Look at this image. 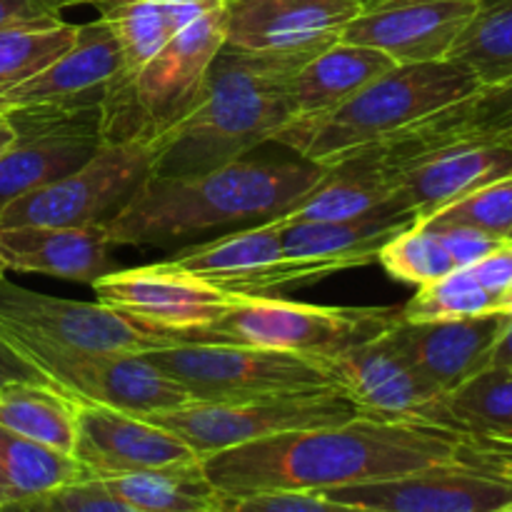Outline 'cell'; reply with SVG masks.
<instances>
[{
	"mask_svg": "<svg viewBox=\"0 0 512 512\" xmlns=\"http://www.w3.org/2000/svg\"><path fill=\"white\" fill-rule=\"evenodd\" d=\"M478 0H380L363 5L340 40L375 48L398 65L448 60Z\"/></svg>",
	"mask_w": 512,
	"mask_h": 512,
	"instance_id": "2e32d148",
	"label": "cell"
},
{
	"mask_svg": "<svg viewBox=\"0 0 512 512\" xmlns=\"http://www.w3.org/2000/svg\"><path fill=\"white\" fill-rule=\"evenodd\" d=\"M78 38V25L63 18L0 28V95L23 85L60 58Z\"/></svg>",
	"mask_w": 512,
	"mask_h": 512,
	"instance_id": "836d02e7",
	"label": "cell"
},
{
	"mask_svg": "<svg viewBox=\"0 0 512 512\" xmlns=\"http://www.w3.org/2000/svg\"><path fill=\"white\" fill-rule=\"evenodd\" d=\"M398 318L400 308H330L278 295H238L218 320L178 340L253 345L330 360L383 335Z\"/></svg>",
	"mask_w": 512,
	"mask_h": 512,
	"instance_id": "52a82bcc",
	"label": "cell"
},
{
	"mask_svg": "<svg viewBox=\"0 0 512 512\" xmlns=\"http://www.w3.org/2000/svg\"><path fill=\"white\" fill-rule=\"evenodd\" d=\"M378 263L395 280L415 285V288L433 283V280L458 270L448 250L440 245L433 230L423 223H413L400 230L398 235H393L385 243V248L380 250Z\"/></svg>",
	"mask_w": 512,
	"mask_h": 512,
	"instance_id": "d590c367",
	"label": "cell"
},
{
	"mask_svg": "<svg viewBox=\"0 0 512 512\" xmlns=\"http://www.w3.org/2000/svg\"><path fill=\"white\" fill-rule=\"evenodd\" d=\"M90 480L73 455L33 443L0 425V508L60 493Z\"/></svg>",
	"mask_w": 512,
	"mask_h": 512,
	"instance_id": "1f68e13d",
	"label": "cell"
},
{
	"mask_svg": "<svg viewBox=\"0 0 512 512\" xmlns=\"http://www.w3.org/2000/svg\"><path fill=\"white\" fill-rule=\"evenodd\" d=\"M225 43V5L193 20L148 63L120 73L100 105L103 143H153L198 103Z\"/></svg>",
	"mask_w": 512,
	"mask_h": 512,
	"instance_id": "5b68a950",
	"label": "cell"
},
{
	"mask_svg": "<svg viewBox=\"0 0 512 512\" xmlns=\"http://www.w3.org/2000/svg\"><path fill=\"white\" fill-rule=\"evenodd\" d=\"M100 303L150 330L175 338L218 320L238 295L225 293L168 260L143 268H118L93 283Z\"/></svg>",
	"mask_w": 512,
	"mask_h": 512,
	"instance_id": "5bb4252c",
	"label": "cell"
},
{
	"mask_svg": "<svg viewBox=\"0 0 512 512\" xmlns=\"http://www.w3.org/2000/svg\"><path fill=\"white\" fill-rule=\"evenodd\" d=\"M15 380H35V383H53L13 340L0 328V388Z\"/></svg>",
	"mask_w": 512,
	"mask_h": 512,
	"instance_id": "b9f144b4",
	"label": "cell"
},
{
	"mask_svg": "<svg viewBox=\"0 0 512 512\" xmlns=\"http://www.w3.org/2000/svg\"><path fill=\"white\" fill-rule=\"evenodd\" d=\"M70 3H73V5H78V3H90V0H70Z\"/></svg>",
	"mask_w": 512,
	"mask_h": 512,
	"instance_id": "816d5d0a",
	"label": "cell"
},
{
	"mask_svg": "<svg viewBox=\"0 0 512 512\" xmlns=\"http://www.w3.org/2000/svg\"><path fill=\"white\" fill-rule=\"evenodd\" d=\"M280 218L245 225L220 238L175 250L170 265L233 295H278L323 280L305 265L290 263L280 243Z\"/></svg>",
	"mask_w": 512,
	"mask_h": 512,
	"instance_id": "9a60e30c",
	"label": "cell"
},
{
	"mask_svg": "<svg viewBox=\"0 0 512 512\" xmlns=\"http://www.w3.org/2000/svg\"><path fill=\"white\" fill-rule=\"evenodd\" d=\"M60 498L68 512H138L115 498L100 480H83V483L70 485L60 490Z\"/></svg>",
	"mask_w": 512,
	"mask_h": 512,
	"instance_id": "ab89813d",
	"label": "cell"
},
{
	"mask_svg": "<svg viewBox=\"0 0 512 512\" xmlns=\"http://www.w3.org/2000/svg\"><path fill=\"white\" fill-rule=\"evenodd\" d=\"M103 228H0L5 270L88 283L118 270Z\"/></svg>",
	"mask_w": 512,
	"mask_h": 512,
	"instance_id": "603a6c76",
	"label": "cell"
},
{
	"mask_svg": "<svg viewBox=\"0 0 512 512\" xmlns=\"http://www.w3.org/2000/svg\"><path fill=\"white\" fill-rule=\"evenodd\" d=\"M498 313L500 315H508V318H512V285L508 290H505L503 295H500L498 300Z\"/></svg>",
	"mask_w": 512,
	"mask_h": 512,
	"instance_id": "7dc6e473",
	"label": "cell"
},
{
	"mask_svg": "<svg viewBox=\"0 0 512 512\" xmlns=\"http://www.w3.org/2000/svg\"><path fill=\"white\" fill-rule=\"evenodd\" d=\"M193 400L238 403L343 390L333 360L233 343H178L143 353Z\"/></svg>",
	"mask_w": 512,
	"mask_h": 512,
	"instance_id": "8992f818",
	"label": "cell"
},
{
	"mask_svg": "<svg viewBox=\"0 0 512 512\" xmlns=\"http://www.w3.org/2000/svg\"><path fill=\"white\" fill-rule=\"evenodd\" d=\"M3 330L60 390L80 403L105 405L148 418L165 410L183 408L193 400L143 355L68 350L33 335Z\"/></svg>",
	"mask_w": 512,
	"mask_h": 512,
	"instance_id": "30bf717a",
	"label": "cell"
},
{
	"mask_svg": "<svg viewBox=\"0 0 512 512\" xmlns=\"http://www.w3.org/2000/svg\"><path fill=\"white\" fill-rule=\"evenodd\" d=\"M73 458L83 465L90 480L120 478L200 460L188 443L153 420L80 400Z\"/></svg>",
	"mask_w": 512,
	"mask_h": 512,
	"instance_id": "ac0fdd59",
	"label": "cell"
},
{
	"mask_svg": "<svg viewBox=\"0 0 512 512\" xmlns=\"http://www.w3.org/2000/svg\"><path fill=\"white\" fill-rule=\"evenodd\" d=\"M378 150V148H375ZM380 160L393 178L398 198L415 223L433 218L473 190L512 175V148L490 143H455Z\"/></svg>",
	"mask_w": 512,
	"mask_h": 512,
	"instance_id": "e0dca14e",
	"label": "cell"
},
{
	"mask_svg": "<svg viewBox=\"0 0 512 512\" xmlns=\"http://www.w3.org/2000/svg\"><path fill=\"white\" fill-rule=\"evenodd\" d=\"M358 3H363V5H370V3H380V0H358Z\"/></svg>",
	"mask_w": 512,
	"mask_h": 512,
	"instance_id": "f907efd6",
	"label": "cell"
},
{
	"mask_svg": "<svg viewBox=\"0 0 512 512\" xmlns=\"http://www.w3.org/2000/svg\"><path fill=\"white\" fill-rule=\"evenodd\" d=\"M428 420L512 463V368H488L435 403Z\"/></svg>",
	"mask_w": 512,
	"mask_h": 512,
	"instance_id": "83f0119b",
	"label": "cell"
},
{
	"mask_svg": "<svg viewBox=\"0 0 512 512\" xmlns=\"http://www.w3.org/2000/svg\"><path fill=\"white\" fill-rule=\"evenodd\" d=\"M478 85V78L453 60L395 65L330 113L288 123L275 135V143L318 165H333L360 150L390 143Z\"/></svg>",
	"mask_w": 512,
	"mask_h": 512,
	"instance_id": "277c9868",
	"label": "cell"
},
{
	"mask_svg": "<svg viewBox=\"0 0 512 512\" xmlns=\"http://www.w3.org/2000/svg\"><path fill=\"white\" fill-rule=\"evenodd\" d=\"M470 273L478 278V283L488 293H493L500 300V295L512 285V240H505L493 253H488L483 260L470 265Z\"/></svg>",
	"mask_w": 512,
	"mask_h": 512,
	"instance_id": "60d3db41",
	"label": "cell"
},
{
	"mask_svg": "<svg viewBox=\"0 0 512 512\" xmlns=\"http://www.w3.org/2000/svg\"><path fill=\"white\" fill-rule=\"evenodd\" d=\"M100 483L138 512H223L228 503L205 475L203 460L120 475Z\"/></svg>",
	"mask_w": 512,
	"mask_h": 512,
	"instance_id": "4dcf8cb0",
	"label": "cell"
},
{
	"mask_svg": "<svg viewBox=\"0 0 512 512\" xmlns=\"http://www.w3.org/2000/svg\"><path fill=\"white\" fill-rule=\"evenodd\" d=\"M150 175L148 143H103L73 173L10 203L0 228H103Z\"/></svg>",
	"mask_w": 512,
	"mask_h": 512,
	"instance_id": "ba28073f",
	"label": "cell"
},
{
	"mask_svg": "<svg viewBox=\"0 0 512 512\" xmlns=\"http://www.w3.org/2000/svg\"><path fill=\"white\" fill-rule=\"evenodd\" d=\"M0 512H68V508H65L60 493H50V495H40V498H33V500H23V503L3 505Z\"/></svg>",
	"mask_w": 512,
	"mask_h": 512,
	"instance_id": "ee69618b",
	"label": "cell"
},
{
	"mask_svg": "<svg viewBox=\"0 0 512 512\" xmlns=\"http://www.w3.org/2000/svg\"><path fill=\"white\" fill-rule=\"evenodd\" d=\"M423 225H428V228L435 233V238L440 240V245L448 250L455 268H470V265L483 260L485 255L493 253L498 245L505 243V240L493 238V235L483 233V230L468 228V225H433V223H423Z\"/></svg>",
	"mask_w": 512,
	"mask_h": 512,
	"instance_id": "f35d334b",
	"label": "cell"
},
{
	"mask_svg": "<svg viewBox=\"0 0 512 512\" xmlns=\"http://www.w3.org/2000/svg\"><path fill=\"white\" fill-rule=\"evenodd\" d=\"M318 53H255L223 43L195 108L150 143L153 175H198L245 158L293 120L288 85Z\"/></svg>",
	"mask_w": 512,
	"mask_h": 512,
	"instance_id": "3957f363",
	"label": "cell"
},
{
	"mask_svg": "<svg viewBox=\"0 0 512 512\" xmlns=\"http://www.w3.org/2000/svg\"><path fill=\"white\" fill-rule=\"evenodd\" d=\"M15 135H18V130H15L13 120H10L8 115L0 113V153H3L10 143H13Z\"/></svg>",
	"mask_w": 512,
	"mask_h": 512,
	"instance_id": "bcb514c9",
	"label": "cell"
},
{
	"mask_svg": "<svg viewBox=\"0 0 512 512\" xmlns=\"http://www.w3.org/2000/svg\"><path fill=\"white\" fill-rule=\"evenodd\" d=\"M330 360L345 393L370 415L428 420L430 410L443 398V393L403 358L388 338V330Z\"/></svg>",
	"mask_w": 512,
	"mask_h": 512,
	"instance_id": "7402d4cb",
	"label": "cell"
},
{
	"mask_svg": "<svg viewBox=\"0 0 512 512\" xmlns=\"http://www.w3.org/2000/svg\"><path fill=\"white\" fill-rule=\"evenodd\" d=\"M280 243L290 263L318 270L323 278L378 260L393 235L413 225L408 215H370L358 220H285L280 218Z\"/></svg>",
	"mask_w": 512,
	"mask_h": 512,
	"instance_id": "d4e9b609",
	"label": "cell"
},
{
	"mask_svg": "<svg viewBox=\"0 0 512 512\" xmlns=\"http://www.w3.org/2000/svg\"><path fill=\"white\" fill-rule=\"evenodd\" d=\"M0 425L45 448L73 455L78 400L55 383L15 380L0 388Z\"/></svg>",
	"mask_w": 512,
	"mask_h": 512,
	"instance_id": "f546056e",
	"label": "cell"
},
{
	"mask_svg": "<svg viewBox=\"0 0 512 512\" xmlns=\"http://www.w3.org/2000/svg\"><path fill=\"white\" fill-rule=\"evenodd\" d=\"M325 175V165L293 158H240L198 175H150L103 225L113 245H170L220 228L285 218Z\"/></svg>",
	"mask_w": 512,
	"mask_h": 512,
	"instance_id": "7a4b0ae2",
	"label": "cell"
},
{
	"mask_svg": "<svg viewBox=\"0 0 512 512\" xmlns=\"http://www.w3.org/2000/svg\"><path fill=\"white\" fill-rule=\"evenodd\" d=\"M0 325L60 348L85 353L143 355L178 343L175 335L145 328L100 300L85 303L55 298L20 288L8 278L0 283Z\"/></svg>",
	"mask_w": 512,
	"mask_h": 512,
	"instance_id": "8fae6325",
	"label": "cell"
},
{
	"mask_svg": "<svg viewBox=\"0 0 512 512\" xmlns=\"http://www.w3.org/2000/svg\"><path fill=\"white\" fill-rule=\"evenodd\" d=\"M448 60L463 65L480 85L512 78V0H478Z\"/></svg>",
	"mask_w": 512,
	"mask_h": 512,
	"instance_id": "d6a6232c",
	"label": "cell"
},
{
	"mask_svg": "<svg viewBox=\"0 0 512 512\" xmlns=\"http://www.w3.org/2000/svg\"><path fill=\"white\" fill-rule=\"evenodd\" d=\"M498 313V298L478 283L470 268H458L428 285L400 308L403 320H458Z\"/></svg>",
	"mask_w": 512,
	"mask_h": 512,
	"instance_id": "e575fe53",
	"label": "cell"
},
{
	"mask_svg": "<svg viewBox=\"0 0 512 512\" xmlns=\"http://www.w3.org/2000/svg\"><path fill=\"white\" fill-rule=\"evenodd\" d=\"M10 120L18 135L0 153V213L23 195L73 173L103 145L100 115Z\"/></svg>",
	"mask_w": 512,
	"mask_h": 512,
	"instance_id": "ffe728a7",
	"label": "cell"
},
{
	"mask_svg": "<svg viewBox=\"0 0 512 512\" xmlns=\"http://www.w3.org/2000/svg\"><path fill=\"white\" fill-rule=\"evenodd\" d=\"M488 368H512V318H508L503 333L498 335L493 350H490L485 370Z\"/></svg>",
	"mask_w": 512,
	"mask_h": 512,
	"instance_id": "f6af8a7d",
	"label": "cell"
},
{
	"mask_svg": "<svg viewBox=\"0 0 512 512\" xmlns=\"http://www.w3.org/2000/svg\"><path fill=\"white\" fill-rule=\"evenodd\" d=\"M225 512H370L358 505L338 503L323 493L310 490H270V493H250L240 498H228Z\"/></svg>",
	"mask_w": 512,
	"mask_h": 512,
	"instance_id": "74e56055",
	"label": "cell"
},
{
	"mask_svg": "<svg viewBox=\"0 0 512 512\" xmlns=\"http://www.w3.org/2000/svg\"><path fill=\"white\" fill-rule=\"evenodd\" d=\"M508 315L458 320H395L388 338L403 358L443 395L483 373Z\"/></svg>",
	"mask_w": 512,
	"mask_h": 512,
	"instance_id": "44dd1931",
	"label": "cell"
},
{
	"mask_svg": "<svg viewBox=\"0 0 512 512\" xmlns=\"http://www.w3.org/2000/svg\"><path fill=\"white\" fill-rule=\"evenodd\" d=\"M433 225H468L493 238H512V175L493 180L423 220Z\"/></svg>",
	"mask_w": 512,
	"mask_h": 512,
	"instance_id": "8d00e7d4",
	"label": "cell"
},
{
	"mask_svg": "<svg viewBox=\"0 0 512 512\" xmlns=\"http://www.w3.org/2000/svg\"><path fill=\"white\" fill-rule=\"evenodd\" d=\"M95 5L123 50V73H133L193 20L223 8L225 0H103Z\"/></svg>",
	"mask_w": 512,
	"mask_h": 512,
	"instance_id": "f1b7e54d",
	"label": "cell"
},
{
	"mask_svg": "<svg viewBox=\"0 0 512 512\" xmlns=\"http://www.w3.org/2000/svg\"><path fill=\"white\" fill-rule=\"evenodd\" d=\"M223 512H225V510H223Z\"/></svg>",
	"mask_w": 512,
	"mask_h": 512,
	"instance_id": "db71d44e",
	"label": "cell"
},
{
	"mask_svg": "<svg viewBox=\"0 0 512 512\" xmlns=\"http://www.w3.org/2000/svg\"><path fill=\"white\" fill-rule=\"evenodd\" d=\"M370 215H408L378 150L360 153L325 165V175L290 208L285 220H358Z\"/></svg>",
	"mask_w": 512,
	"mask_h": 512,
	"instance_id": "cb8c5ba5",
	"label": "cell"
},
{
	"mask_svg": "<svg viewBox=\"0 0 512 512\" xmlns=\"http://www.w3.org/2000/svg\"><path fill=\"white\" fill-rule=\"evenodd\" d=\"M495 512H512V503H508V505H503V508H498Z\"/></svg>",
	"mask_w": 512,
	"mask_h": 512,
	"instance_id": "c3c4849f",
	"label": "cell"
},
{
	"mask_svg": "<svg viewBox=\"0 0 512 512\" xmlns=\"http://www.w3.org/2000/svg\"><path fill=\"white\" fill-rule=\"evenodd\" d=\"M90 3H103V0H90Z\"/></svg>",
	"mask_w": 512,
	"mask_h": 512,
	"instance_id": "f5cc1de1",
	"label": "cell"
},
{
	"mask_svg": "<svg viewBox=\"0 0 512 512\" xmlns=\"http://www.w3.org/2000/svg\"><path fill=\"white\" fill-rule=\"evenodd\" d=\"M70 5V0H0V28L60 18Z\"/></svg>",
	"mask_w": 512,
	"mask_h": 512,
	"instance_id": "7bdbcfd3",
	"label": "cell"
},
{
	"mask_svg": "<svg viewBox=\"0 0 512 512\" xmlns=\"http://www.w3.org/2000/svg\"><path fill=\"white\" fill-rule=\"evenodd\" d=\"M463 460L508 463L468 435L430 420L368 413L208 455L203 470L225 498H240L270 490L323 493Z\"/></svg>",
	"mask_w": 512,
	"mask_h": 512,
	"instance_id": "6da1fadb",
	"label": "cell"
},
{
	"mask_svg": "<svg viewBox=\"0 0 512 512\" xmlns=\"http://www.w3.org/2000/svg\"><path fill=\"white\" fill-rule=\"evenodd\" d=\"M323 495L370 512H495L512 503V463L433 465L400 478L323 490Z\"/></svg>",
	"mask_w": 512,
	"mask_h": 512,
	"instance_id": "4fadbf2b",
	"label": "cell"
},
{
	"mask_svg": "<svg viewBox=\"0 0 512 512\" xmlns=\"http://www.w3.org/2000/svg\"><path fill=\"white\" fill-rule=\"evenodd\" d=\"M363 10L358 0H225V45L255 53H320Z\"/></svg>",
	"mask_w": 512,
	"mask_h": 512,
	"instance_id": "d6986e66",
	"label": "cell"
},
{
	"mask_svg": "<svg viewBox=\"0 0 512 512\" xmlns=\"http://www.w3.org/2000/svg\"><path fill=\"white\" fill-rule=\"evenodd\" d=\"M5 273H8V270H5V265L0 263V283H3V278H5Z\"/></svg>",
	"mask_w": 512,
	"mask_h": 512,
	"instance_id": "681fc988",
	"label": "cell"
},
{
	"mask_svg": "<svg viewBox=\"0 0 512 512\" xmlns=\"http://www.w3.org/2000/svg\"><path fill=\"white\" fill-rule=\"evenodd\" d=\"M123 50L103 18L78 25L75 43L55 63L0 95L10 118H80L100 115L113 80L123 73Z\"/></svg>",
	"mask_w": 512,
	"mask_h": 512,
	"instance_id": "7c38bea8",
	"label": "cell"
},
{
	"mask_svg": "<svg viewBox=\"0 0 512 512\" xmlns=\"http://www.w3.org/2000/svg\"><path fill=\"white\" fill-rule=\"evenodd\" d=\"M455 143H490L512 148V78L478 85L458 103L428 115L390 143L378 145V150L385 158H400Z\"/></svg>",
	"mask_w": 512,
	"mask_h": 512,
	"instance_id": "484cf974",
	"label": "cell"
},
{
	"mask_svg": "<svg viewBox=\"0 0 512 512\" xmlns=\"http://www.w3.org/2000/svg\"><path fill=\"white\" fill-rule=\"evenodd\" d=\"M395 65L398 63L380 50L335 40L333 45L305 60L303 68L290 80L288 100L293 120L330 113Z\"/></svg>",
	"mask_w": 512,
	"mask_h": 512,
	"instance_id": "4316f807",
	"label": "cell"
},
{
	"mask_svg": "<svg viewBox=\"0 0 512 512\" xmlns=\"http://www.w3.org/2000/svg\"><path fill=\"white\" fill-rule=\"evenodd\" d=\"M358 415L368 413L348 393L325 390V393L238 400V403L190 400L183 408L148 415V420L178 435L203 460L208 455L240 448L255 440L293 433V430L345 423Z\"/></svg>",
	"mask_w": 512,
	"mask_h": 512,
	"instance_id": "9c48e42d",
	"label": "cell"
}]
</instances>
